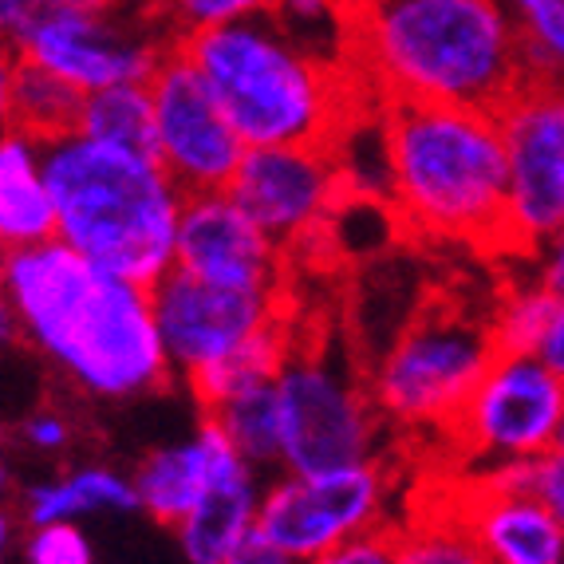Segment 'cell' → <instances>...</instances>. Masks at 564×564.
I'll return each mask as SVG.
<instances>
[{"instance_id": "cell-1", "label": "cell", "mask_w": 564, "mask_h": 564, "mask_svg": "<svg viewBox=\"0 0 564 564\" xmlns=\"http://www.w3.org/2000/svg\"><path fill=\"white\" fill-rule=\"evenodd\" d=\"M4 332H17L91 399L127 403L174 379L151 289L95 264L59 237L4 249Z\"/></svg>"}, {"instance_id": "cell-2", "label": "cell", "mask_w": 564, "mask_h": 564, "mask_svg": "<svg viewBox=\"0 0 564 564\" xmlns=\"http://www.w3.org/2000/svg\"><path fill=\"white\" fill-rule=\"evenodd\" d=\"M348 64L379 104L486 111H501L533 76L509 0H356Z\"/></svg>"}, {"instance_id": "cell-3", "label": "cell", "mask_w": 564, "mask_h": 564, "mask_svg": "<svg viewBox=\"0 0 564 564\" xmlns=\"http://www.w3.org/2000/svg\"><path fill=\"white\" fill-rule=\"evenodd\" d=\"M387 202L431 241L506 253L509 162L501 115L462 104H379Z\"/></svg>"}, {"instance_id": "cell-4", "label": "cell", "mask_w": 564, "mask_h": 564, "mask_svg": "<svg viewBox=\"0 0 564 564\" xmlns=\"http://www.w3.org/2000/svg\"><path fill=\"white\" fill-rule=\"evenodd\" d=\"M44 166L59 241L147 289L174 269L186 189L159 159L64 131L44 139Z\"/></svg>"}, {"instance_id": "cell-5", "label": "cell", "mask_w": 564, "mask_h": 564, "mask_svg": "<svg viewBox=\"0 0 564 564\" xmlns=\"http://www.w3.org/2000/svg\"><path fill=\"white\" fill-rule=\"evenodd\" d=\"M178 44L209 79L245 147L336 142L344 127L339 84L351 67L308 52L273 12L189 32Z\"/></svg>"}, {"instance_id": "cell-6", "label": "cell", "mask_w": 564, "mask_h": 564, "mask_svg": "<svg viewBox=\"0 0 564 564\" xmlns=\"http://www.w3.org/2000/svg\"><path fill=\"white\" fill-rule=\"evenodd\" d=\"M498 359L489 316L434 304L414 316L371 371V395L403 431H451L474 387Z\"/></svg>"}, {"instance_id": "cell-7", "label": "cell", "mask_w": 564, "mask_h": 564, "mask_svg": "<svg viewBox=\"0 0 564 564\" xmlns=\"http://www.w3.org/2000/svg\"><path fill=\"white\" fill-rule=\"evenodd\" d=\"M391 478L379 458L336 470H284L261 494L257 536L241 564L332 561L339 549L387 525Z\"/></svg>"}, {"instance_id": "cell-8", "label": "cell", "mask_w": 564, "mask_h": 564, "mask_svg": "<svg viewBox=\"0 0 564 564\" xmlns=\"http://www.w3.org/2000/svg\"><path fill=\"white\" fill-rule=\"evenodd\" d=\"M276 399L284 438L281 470L316 474L379 458L387 419L379 414L371 383L359 387L336 356L296 339L276 376Z\"/></svg>"}, {"instance_id": "cell-9", "label": "cell", "mask_w": 564, "mask_h": 564, "mask_svg": "<svg viewBox=\"0 0 564 564\" xmlns=\"http://www.w3.org/2000/svg\"><path fill=\"white\" fill-rule=\"evenodd\" d=\"M174 29L154 0H107L99 9H79L40 24L17 47L36 64L52 67L79 91H99L111 84L151 79L170 47Z\"/></svg>"}, {"instance_id": "cell-10", "label": "cell", "mask_w": 564, "mask_h": 564, "mask_svg": "<svg viewBox=\"0 0 564 564\" xmlns=\"http://www.w3.org/2000/svg\"><path fill=\"white\" fill-rule=\"evenodd\" d=\"M564 379L536 351H498L454 419V443L478 470L529 462L561 446Z\"/></svg>"}, {"instance_id": "cell-11", "label": "cell", "mask_w": 564, "mask_h": 564, "mask_svg": "<svg viewBox=\"0 0 564 564\" xmlns=\"http://www.w3.org/2000/svg\"><path fill=\"white\" fill-rule=\"evenodd\" d=\"M509 194L506 253H536L564 229V84L529 76L501 107Z\"/></svg>"}, {"instance_id": "cell-12", "label": "cell", "mask_w": 564, "mask_h": 564, "mask_svg": "<svg viewBox=\"0 0 564 564\" xmlns=\"http://www.w3.org/2000/svg\"><path fill=\"white\" fill-rule=\"evenodd\" d=\"M154 321L174 379H194L241 348L257 332L289 321L284 316V289H237L194 276L186 269H170L159 284H151Z\"/></svg>"}, {"instance_id": "cell-13", "label": "cell", "mask_w": 564, "mask_h": 564, "mask_svg": "<svg viewBox=\"0 0 564 564\" xmlns=\"http://www.w3.org/2000/svg\"><path fill=\"white\" fill-rule=\"evenodd\" d=\"M348 174L336 142H281L249 147L229 194L261 221L284 249L304 245L339 214Z\"/></svg>"}, {"instance_id": "cell-14", "label": "cell", "mask_w": 564, "mask_h": 564, "mask_svg": "<svg viewBox=\"0 0 564 564\" xmlns=\"http://www.w3.org/2000/svg\"><path fill=\"white\" fill-rule=\"evenodd\" d=\"M159 115V162L178 178L186 194L221 189L234 182L245 159V139L214 95L198 64L174 44L151 76Z\"/></svg>"}, {"instance_id": "cell-15", "label": "cell", "mask_w": 564, "mask_h": 564, "mask_svg": "<svg viewBox=\"0 0 564 564\" xmlns=\"http://www.w3.org/2000/svg\"><path fill=\"white\" fill-rule=\"evenodd\" d=\"M284 261L289 249L229 194V186L186 194L174 245L178 269L237 289H284Z\"/></svg>"}, {"instance_id": "cell-16", "label": "cell", "mask_w": 564, "mask_h": 564, "mask_svg": "<svg viewBox=\"0 0 564 564\" xmlns=\"http://www.w3.org/2000/svg\"><path fill=\"white\" fill-rule=\"evenodd\" d=\"M221 431V426H217ZM261 474L253 462L245 458L234 443L217 438L214 454V478L189 518L174 529L178 549L194 564H241L245 549L257 536V513H261Z\"/></svg>"}, {"instance_id": "cell-17", "label": "cell", "mask_w": 564, "mask_h": 564, "mask_svg": "<svg viewBox=\"0 0 564 564\" xmlns=\"http://www.w3.org/2000/svg\"><path fill=\"white\" fill-rule=\"evenodd\" d=\"M462 529L494 564H561L564 525L533 489L501 481L481 470L474 501L462 513Z\"/></svg>"}, {"instance_id": "cell-18", "label": "cell", "mask_w": 564, "mask_h": 564, "mask_svg": "<svg viewBox=\"0 0 564 564\" xmlns=\"http://www.w3.org/2000/svg\"><path fill=\"white\" fill-rule=\"evenodd\" d=\"M217 438H221L217 423L202 414V426L189 434L186 443H170L142 454L131 474L134 494H139V513H147L151 521L174 533L189 518V509L202 501L209 478H214Z\"/></svg>"}, {"instance_id": "cell-19", "label": "cell", "mask_w": 564, "mask_h": 564, "mask_svg": "<svg viewBox=\"0 0 564 564\" xmlns=\"http://www.w3.org/2000/svg\"><path fill=\"white\" fill-rule=\"evenodd\" d=\"M59 229L44 166V139L9 127L0 142V237L4 249L52 241Z\"/></svg>"}, {"instance_id": "cell-20", "label": "cell", "mask_w": 564, "mask_h": 564, "mask_svg": "<svg viewBox=\"0 0 564 564\" xmlns=\"http://www.w3.org/2000/svg\"><path fill=\"white\" fill-rule=\"evenodd\" d=\"M79 104H84L79 87L17 47H4V127H20L36 139H56L64 131H76Z\"/></svg>"}, {"instance_id": "cell-21", "label": "cell", "mask_w": 564, "mask_h": 564, "mask_svg": "<svg viewBox=\"0 0 564 564\" xmlns=\"http://www.w3.org/2000/svg\"><path fill=\"white\" fill-rule=\"evenodd\" d=\"M20 509H24L20 513L24 525L79 521L91 513H139V494H134L131 474H119L111 466H79V470L24 489Z\"/></svg>"}, {"instance_id": "cell-22", "label": "cell", "mask_w": 564, "mask_h": 564, "mask_svg": "<svg viewBox=\"0 0 564 564\" xmlns=\"http://www.w3.org/2000/svg\"><path fill=\"white\" fill-rule=\"evenodd\" d=\"M76 131L107 142V147H119V151L159 159V115H154L151 79H131V84L87 91L84 104H79Z\"/></svg>"}, {"instance_id": "cell-23", "label": "cell", "mask_w": 564, "mask_h": 564, "mask_svg": "<svg viewBox=\"0 0 564 564\" xmlns=\"http://www.w3.org/2000/svg\"><path fill=\"white\" fill-rule=\"evenodd\" d=\"M292 344H296V332H292L289 321L273 324V328L257 332L234 348L229 356H221L217 364H209L206 371H198L194 379H186L189 395L202 411L209 406L226 403V399L241 395V391H253V387H264V383H276L281 376L284 359H289Z\"/></svg>"}, {"instance_id": "cell-24", "label": "cell", "mask_w": 564, "mask_h": 564, "mask_svg": "<svg viewBox=\"0 0 564 564\" xmlns=\"http://www.w3.org/2000/svg\"><path fill=\"white\" fill-rule=\"evenodd\" d=\"M214 419L226 438L253 462L257 470H276L284 466V438H281V399H276V383L253 387L241 395L226 399V403L202 411Z\"/></svg>"}, {"instance_id": "cell-25", "label": "cell", "mask_w": 564, "mask_h": 564, "mask_svg": "<svg viewBox=\"0 0 564 564\" xmlns=\"http://www.w3.org/2000/svg\"><path fill=\"white\" fill-rule=\"evenodd\" d=\"M556 308H561V301L533 273L498 292V304L489 312V332L498 339V351H536Z\"/></svg>"}, {"instance_id": "cell-26", "label": "cell", "mask_w": 564, "mask_h": 564, "mask_svg": "<svg viewBox=\"0 0 564 564\" xmlns=\"http://www.w3.org/2000/svg\"><path fill=\"white\" fill-rule=\"evenodd\" d=\"M351 9L356 0H276L273 17L292 40H301L328 64H348L351 56ZM351 67V64H348Z\"/></svg>"}, {"instance_id": "cell-27", "label": "cell", "mask_w": 564, "mask_h": 564, "mask_svg": "<svg viewBox=\"0 0 564 564\" xmlns=\"http://www.w3.org/2000/svg\"><path fill=\"white\" fill-rule=\"evenodd\" d=\"M525 36L529 72L564 84V0H509Z\"/></svg>"}, {"instance_id": "cell-28", "label": "cell", "mask_w": 564, "mask_h": 564, "mask_svg": "<svg viewBox=\"0 0 564 564\" xmlns=\"http://www.w3.org/2000/svg\"><path fill=\"white\" fill-rule=\"evenodd\" d=\"M174 36H189V32L217 29V24H234V20L249 17H269L276 9V0H154Z\"/></svg>"}, {"instance_id": "cell-29", "label": "cell", "mask_w": 564, "mask_h": 564, "mask_svg": "<svg viewBox=\"0 0 564 564\" xmlns=\"http://www.w3.org/2000/svg\"><path fill=\"white\" fill-rule=\"evenodd\" d=\"M20 556L32 564H91L95 549L87 533L76 521H44V525H29L24 541H20Z\"/></svg>"}, {"instance_id": "cell-30", "label": "cell", "mask_w": 564, "mask_h": 564, "mask_svg": "<svg viewBox=\"0 0 564 564\" xmlns=\"http://www.w3.org/2000/svg\"><path fill=\"white\" fill-rule=\"evenodd\" d=\"M486 474L501 481H513V486L533 489L536 498L545 501L549 509L556 513V521L564 525V446H553L541 458L529 462H506V466H489Z\"/></svg>"}, {"instance_id": "cell-31", "label": "cell", "mask_w": 564, "mask_h": 564, "mask_svg": "<svg viewBox=\"0 0 564 564\" xmlns=\"http://www.w3.org/2000/svg\"><path fill=\"white\" fill-rule=\"evenodd\" d=\"M403 541V561L414 564H474L481 561L478 545L462 525H434L423 536H399Z\"/></svg>"}, {"instance_id": "cell-32", "label": "cell", "mask_w": 564, "mask_h": 564, "mask_svg": "<svg viewBox=\"0 0 564 564\" xmlns=\"http://www.w3.org/2000/svg\"><path fill=\"white\" fill-rule=\"evenodd\" d=\"M107 0H0V29H4V44H20V40L36 32L40 24L79 9H99Z\"/></svg>"}, {"instance_id": "cell-33", "label": "cell", "mask_w": 564, "mask_h": 564, "mask_svg": "<svg viewBox=\"0 0 564 564\" xmlns=\"http://www.w3.org/2000/svg\"><path fill=\"white\" fill-rule=\"evenodd\" d=\"M20 438L40 454H52V451H64L67 438H72V426L59 411H36L24 419L20 426Z\"/></svg>"}, {"instance_id": "cell-34", "label": "cell", "mask_w": 564, "mask_h": 564, "mask_svg": "<svg viewBox=\"0 0 564 564\" xmlns=\"http://www.w3.org/2000/svg\"><path fill=\"white\" fill-rule=\"evenodd\" d=\"M525 273H533L536 281L553 292L556 301H564V229H556L536 253L525 257Z\"/></svg>"}, {"instance_id": "cell-35", "label": "cell", "mask_w": 564, "mask_h": 564, "mask_svg": "<svg viewBox=\"0 0 564 564\" xmlns=\"http://www.w3.org/2000/svg\"><path fill=\"white\" fill-rule=\"evenodd\" d=\"M536 356L545 359L556 376L564 379V301H561V308H556V316H553V324H549V332H545V339H541Z\"/></svg>"}, {"instance_id": "cell-36", "label": "cell", "mask_w": 564, "mask_h": 564, "mask_svg": "<svg viewBox=\"0 0 564 564\" xmlns=\"http://www.w3.org/2000/svg\"><path fill=\"white\" fill-rule=\"evenodd\" d=\"M561 446H564V431H561Z\"/></svg>"}]
</instances>
